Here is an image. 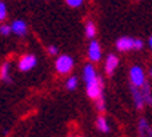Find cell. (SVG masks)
Segmentation results:
<instances>
[{
  "label": "cell",
  "instance_id": "5",
  "mask_svg": "<svg viewBox=\"0 0 152 137\" xmlns=\"http://www.w3.org/2000/svg\"><path fill=\"white\" fill-rule=\"evenodd\" d=\"M37 56L32 53H28V55H23L18 60V68L21 71H29L37 66Z\"/></svg>",
  "mask_w": 152,
  "mask_h": 137
},
{
  "label": "cell",
  "instance_id": "9",
  "mask_svg": "<svg viewBox=\"0 0 152 137\" xmlns=\"http://www.w3.org/2000/svg\"><path fill=\"white\" fill-rule=\"evenodd\" d=\"M11 28H13V32L18 37H24L28 32V27L27 23L23 21V20H14L13 24H11Z\"/></svg>",
  "mask_w": 152,
  "mask_h": 137
},
{
  "label": "cell",
  "instance_id": "3",
  "mask_svg": "<svg viewBox=\"0 0 152 137\" xmlns=\"http://www.w3.org/2000/svg\"><path fill=\"white\" fill-rule=\"evenodd\" d=\"M129 77H130V85H134V87H138L141 88L145 84V73L141 66L138 64H134L133 67L130 68V73H129Z\"/></svg>",
  "mask_w": 152,
  "mask_h": 137
},
{
  "label": "cell",
  "instance_id": "22",
  "mask_svg": "<svg viewBox=\"0 0 152 137\" xmlns=\"http://www.w3.org/2000/svg\"><path fill=\"white\" fill-rule=\"evenodd\" d=\"M149 48H151V50H152V35L149 37Z\"/></svg>",
  "mask_w": 152,
  "mask_h": 137
},
{
  "label": "cell",
  "instance_id": "14",
  "mask_svg": "<svg viewBox=\"0 0 152 137\" xmlns=\"http://www.w3.org/2000/svg\"><path fill=\"white\" fill-rule=\"evenodd\" d=\"M95 34H96L95 24H94L92 21H87V24H85V37L89 38V39H94Z\"/></svg>",
  "mask_w": 152,
  "mask_h": 137
},
{
  "label": "cell",
  "instance_id": "15",
  "mask_svg": "<svg viewBox=\"0 0 152 137\" xmlns=\"http://www.w3.org/2000/svg\"><path fill=\"white\" fill-rule=\"evenodd\" d=\"M96 127L103 133H107L110 129H109V123H107V120H106L105 116H99L96 119Z\"/></svg>",
  "mask_w": 152,
  "mask_h": 137
},
{
  "label": "cell",
  "instance_id": "13",
  "mask_svg": "<svg viewBox=\"0 0 152 137\" xmlns=\"http://www.w3.org/2000/svg\"><path fill=\"white\" fill-rule=\"evenodd\" d=\"M0 78L6 82H10V62H4L0 67Z\"/></svg>",
  "mask_w": 152,
  "mask_h": 137
},
{
  "label": "cell",
  "instance_id": "8",
  "mask_svg": "<svg viewBox=\"0 0 152 137\" xmlns=\"http://www.w3.org/2000/svg\"><path fill=\"white\" fill-rule=\"evenodd\" d=\"M117 66H119V57H117L116 55H113V53H109L107 57H106V60H105V71H106V74H107V76H112Z\"/></svg>",
  "mask_w": 152,
  "mask_h": 137
},
{
  "label": "cell",
  "instance_id": "16",
  "mask_svg": "<svg viewBox=\"0 0 152 137\" xmlns=\"http://www.w3.org/2000/svg\"><path fill=\"white\" fill-rule=\"evenodd\" d=\"M77 85H78V78L75 77V76H71V77L67 80V82H66V87H67V90H70V91L75 90Z\"/></svg>",
  "mask_w": 152,
  "mask_h": 137
},
{
  "label": "cell",
  "instance_id": "18",
  "mask_svg": "<svg viewBox=\"0 0 152 137\" xmlns=\"http://www.w3.org/2000/svg\"><path fill=\"white\" fill-rule=\"evenodd\" d=\"M13 32V28L11 25H7V24H3L1 27H0V34L3 35V37H9L10 34Z\"/></svg>",
  "mask_w": 152,
  "mask_h": 137
},
{
  "label": "cell",
  "instance_id": "4",
  "mask_svg": "<svg viewBox=\"0 0 152 137\" xmlns=\"http://www.w3.org/2000/svg\"><path fill=\"white\" fill-rule=\"evenodd\" d=\"M56 70L60 74H69L74 67V59L70 55H60L55 62Z\"/></svg>",
  "mask_w": 152,
  "mask_h": 137
},
{
  "label": "cell",
  "instance_id": "19",
  "mask_svg": "<svg viewBox=\"0 0 152 137\" xmlns=\"http://www.w3.org/2000/svg\"><path fill=\"white\" fill-rule=\"evenodd\" d=\"M6 18H7V6H6L4 1H1L0 3V20L4 21Z\"/></svg>",
  "mask_w": 152,
  "mask_h": 137
},
{
  "label": "cell",
  "instance_id": "1",
  "mask_svg": "<svg viewBox=\"0 0 152 137\" xmlns=\"http://www.w3.org/2000/svg\"><path fill=\"white\" fill-rule=\"evenodd\" d=\"M85 88H87V95L91 98V99L96 101L99 96H102L103 94V80H102L99 76L91 78L89 81L85 82Z\"/></svg>",
  "mask_w": 152,
  "mask_h": 137
},
{
  "label": "cell",
  "instance_id": "21",
  "mask_svg": "<svg viewBox=\"0 0 152 137\" xmlns=\"http://www.w3.org/2000/svg\"><path fill=\"white\" fill-rule=\"evenodd\" d=\"M48 53H49V55H52V56H56L57 53H59V49H57V46L50 45L49 48H48Z\"/></svg>",
  "mask_w": 152,
  "mask_h": 137
},
{
  "label": "cell",
  "instance_id": "12",
  "mask_svg": "<svg viewBox=\"0 0 152 137\" xmlns=\"http://www.w3.org/2000/svg\"><path fill=\"white\" fill-rule=\"evenodd\" d=\"M141 92L144 95V99H145V104L152 106V91H151V85L149 82H145L142 87H141Z\"/></svg>",
  "mask_w": 152,
  "mask_h": 137
},
{
  "label": "cell",
  "instance_id": "6",
  "mask_svg": "<svg viewBox=\"0 0 152 137\" xmlns=\"http://www.w3.org/2000/svg\"><path fill=\"white\" fill-rule=\"evenodd\" d=\"M88 57L89 60H92V62H99L102 57V50H101V45H99V42L92 39L89 46H88Z\"/></svg>",
  "mask_w": 152,
  "mask_h": 137
},
{
  "label": "cell",
  "instance_id": "2",
  "mask_svg": "<svg viewBox=\"0 0 152 137\" xmlns=\"http://www.w3.org/2000/svg\"><path fill=\"white\" fill-rule=\"evenodd\" d=\"M144 42L141 39H134L131 37H120L116 41V48L120 52H127V50H140L142 49Z\"/></svg>",
  "mask_w": 152,
  "mask_h": 137
},
{
  "label": "cell",
  "instance_id": "23",
  "mask_svg": "<svg viewBox=\"0 0 152 137\" xmlns=\"http://www.w3.org/2000/svg\"><path fill=\"white\" fill-rule=\"evenodd\" d=\"M149 76L152 77V67H151V70H149Z\"/></svg>",
  "mask_w": 152,
  "mask_h": 137
},
{
  "label": "cell",
  "instance_id": "7",
  "mask_svg": "<svg viewBox=\"0 0 152 137\" xmlns=\"http://www.w3.org/2000/svg\"><path fill=\"white\" fill-rule=\"evenodd\" d=\"M130 90H131V95H133V101L135 104V108L141 110L144 108V105H145V99H144V95L141 92V88L130 85Z\"/></svg>",
  "mask_w": 152,
  "mask_h": 137
},
{
  "label": "cell",
  "instance_id": "20",
  "mask_svg": "<svg viewBox=\"0 0 152 137\" xmlns=\"http://www.w3.org/2000/svg\"><path fill=\"white\" fill-rule=\"evenodd\" d=\"M66 3H67V6H70V7L77 9V7H80V6H83L84 0H66Z\"/></svg>",
  "mask_w": 152,
  "mask_h": 137
},
{
  "label": "cell",
  "instance_id": "10",
  "mask_svg": "<svg viewBox=\"0 0 152 137\" xmlns=\"http://www.w3.org/2000/svg\"><path fill=\"white\" fill-rule=\"evenodd\" d=\"M138 134L140 137H152V129L144 118H141L138 122Z\"/></svg>",
  "mask_w": 152,
  "mask_h": 137
},
{
  "label": "cell",
  "instance_id": "17",
  "mask_svg": "<svg viewBox=\"0 0 152 137\" xmlns=\"http://www.w3.org/2000/svg\"><path fill=\"white\" fill-rule=\"evenodd\" d=\"M95 105H96V109L99 110V112H103L106 108V102H105V96L102 95L99 96L96 101H95Z\"/></svg>",
  "mask_w": 152,
  "mask_h": 137
},
{
  "label": "cell",
  "instance_id": "11",
  "mask_svg": "<svg viewBox=\"0 0 152 137\" xmlns=\"http://www.w3.org/2000/svg\"><path fill=\"white\" fill-rule=\"evenodd\" d=\"M96 76H98V74H96V71H95V68H94L92 64H85V67H84V70H83L84 81L87 82V81H89L91 78L96 77Z\"/></svg>",
  "mask_w": 152,
  "mask_h": 137
}]
</instances>
